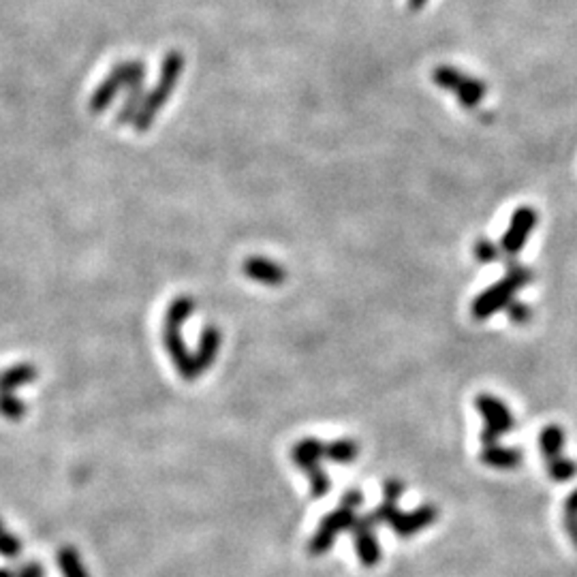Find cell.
Listing matches in <instances>:
<instances>
[{
    "label": "cell",
    "instance_id": "1",
    "mask_svg": "<svg viewBox=\"0 0 577 577\" xmlns=\"http://www.w3.org/2000/svg\"><path fill=\"white\" fill-rule=\"evenodd\" d=\"M145 64L144 61H122L114 64L110 75L96 86V90L90 96L88 110L93 114H103L114 103L120 90H128L127 101H124L120 111H118V124H133L137 116L139 105H142L145 90Z\"/></svg>",
    "mask_w": 577,
    "mask_h": 577
},
{
    "label": "cell",
    "instance_id": "2",
    "mask_svg": "<svg viewBox=\"0 0 577 577\" xmlns=\"http://www.w3.org/2000/svg\"><path fill=\"white\" fill-rule=\"evenodd\" d=\"M195 298H191V295H177V298L171 300V304L167 306L163 323V344L167 349V355L174 361L177 375L185 381L199 379L195 353L188 350L186 341L182 338V326L195 315Z\"/></svg>",
    "mask_w": 577,
    "mask_h": 577
},
{
    "label": "cell",
    "instance_id": "3",
    "mask_svg": "<svg viewBox=\"0 0 577 577\" xmlns=\"http://www.w3.org/2000/svg\"><path fill=\"white\" fill-rule=\"evenodd\" d=\"M182 71H185V56H182V52L174 50L167 54L163 64H161L159 82H156V86L150 90V93H145L142 105H139L137 116H135L133 120L135 131L145 133L150 127H152L156 116H159V111L163 110L167 101H169L171 95H174Z\"/></svg>",
    "mask_w": 577,
    "mask_h": 577
},
{
    "label": "cell",
    "instance_id": "4",
    "mask_svg": "<svg viewBox=\"0 0 577 577\" xmlns=\"http://www.w3.org/2000/svg\"><path fill=\"white\" fill-rule=\"evenodd\" d=\"M532 280H535L532 269L520 266V263L515 261L509 263L505 278L499 280V283H494L492 287L485 289L479 298H474L471 306L473 317L477 321H485L492 315H496V312L505 310L507 306L514 301L517 291L526 287V284L532 283Z\"/></svg>",
    "mask_w": 577,
    "mask_h": 577
},
{
    "label": "cell",
    "instance_id": "5",
    "mask_svg": "<svg viewBox=\"0 0 577 577\" xmlns=\"http://www.w3.org/2000/svg\"><path fill=\"white\" fill-rule=\"evenodd\" d=\"M291 460L298 468L306 473L310 479L312 496L323 499L330 492V477L321 468V462L326 460V443L319 439H300L291 449Z\"/></svg>",
    "mask_w": 577,
    "mask_h": 577
},
{
    "label": "cell",
    "instance_id": "6",
    "mask_svg": "<svg viewBox=\"0 0 577 577\" xmlns=\"http://www.w3.org/2000/svg\"><path fill=\"white\" fill-rule=\"evenodd\" d=\"M433 79L439 88L454 93L457 96V103L466 110H474V107L482 105L485 93H488L482 79L471 78V75L457 71L454 67H447V64L434 69Z\"/></svg>",
    "mask_w": 577,
    "mask_h": 577
},
{
    "label": "cell",
    "instance_id": "7",
    "mask_svg": "<svg viewBox=\"0 0 577 577\" xmlns=\"http://www.w3.org/2000/svg\"><path fill=\"white\" fill-rule=\"evenodd\" d=\"M474 408L483 415L485 428L482 433L483 447L499 445L500 436L511 433L515 428V417L509 411V407L500 400V398L490 396V393H482L474 398Z\"/></svg>",
    "mask_w": 577,
    "mask_h": 577
},
{
    "label": "cell",
    "instance_id": "8",
    "mask_svg": "<svg viewBox=\"0 0 577 577\" xmlns=\"http://www.w3.org/2000/svg\"><path fill=\"white\" fill-rule=\"evenodd\" d=\"M355 515L358 514H355L353 509H347V507L341 505L336 511H332L330 515L323 517L319 528H317V532L309 541L310 556H323V554L330 552L334 548V541H336L338 532L349 531L350 524H353Z\"/></svg>",
    "mask_w": 577,
    "mask_h": 577
},
{
    "label": "cell",
    "instance_id": "9",
    "mask_svg": "<svg viewBox=\"0 0 577 577\" xmlns=\"http://www.w3.org/2000/svg\"><path fill=\"white\" fill-rule=\"evenodd\" d=\"M535 227H537L535 210L528 208V206L517 208L514 212V217H511L509 229L505 231L503 240H500V251H503L505 255L515 259V255L522 251V248H524L528 237H531L532 229Z\"/></svg>",
    "mask_w": 577,
    "mask_h": 577
},
{
    "label": "cell",
    "instance_id": "10",
    "mask_svg": "<svg viewBox=\"0 0 577 577\" xmlns=\"http://www.w3.org/2000/svg\"><path fill=\"white\" fill-rule=\"evenodd\" d=\"M375 531L376 528L370 524L366 514L355 515L353 524L349 528V532L353 535L355 541V552H358L359 563L364 565V567H376V565L381 563V546Z\"/></svg>",
    "mask_w": 577,
    "mask_h": 577
},
{
    "label": "cell",
    "instance_id": "11",
    "mask_svg": "<svg viewBox=\"0 0 577 577\" xmlns=\"http://www.w3.org/2000/svg\"><path fill=\"white\" fill-rule=\"evenodd\" d=\"M439 517V509L434 505H422L411 514H402L400 509L392 515V520L387 522V526L396 532L398 537H413L417 532H422L424 528L433 526Z\"/></svg>",
    "mask_w": 577,
    "mask_h": 577
},
{
    "label": "cell",
    "instance_id": "12",
    "mask_svg": "<svg viewBox=\"0 0 577 577\" xmlns=\"http://www.w3.org/2000/svg\"><path fill=\"white\" fill-rule=\"evenodd\" d=\"M242 269H244L248 278L255 280V283L268 284V287H280L287 280V269L266 257H248Z\"/></svg>",
    "mask_w": 577,
    "mask_h": 577
},
{
    "label": "cell",
    "instance_id": "13",
    "mask_svg": "<svg viewBox=\"0 0 577 577\" xmlns=\"http://www.w3.org/2000/svg\"><path fill=\"white\" fill-rule=\"evenodd\" d=\"M220 344H223V334H220L218 327L217 326L203 327L202 338H199V347L195 350V364H197L199 376L212 368V364L217 361Z\"/></svg>",
    "mask_w": 577,
    "mask_h": 577
},
{
    "label": "cell",
    "instance_id": "14",
    "mask_svg": "<svg viewBox=\"0 0 577 577\" xmlns=\"http://www.w3.org/2000/svg\"><path fill=\"white\" fill-rule=\"evenodd\" d=\"M37 379H39L37 366L29 364V361L13 364L0 372V393H18V390L29 385V383H35Z\"/></svg>",
    "mask_w": 577,
    "mask_h": 577
},
{
    "label": "cell",
    "instance_id": "15",
    "mask_svg": "<svg viewBox=\"0 0 577 577\" xmlns=\"http://www.w3.org/2000/svg\"><path fill=\"white\" fill-rule=\"evenodd\" d=\"M485 466L490 468H500V471H511V468H517L524 460V454L517 447H500V445H490L483 447L482 456H479Z\"/></svg>",
    "mask_w": 577,
    "mask_h": 577
},
{
    "label": "cell",
    "instance_id": "16",
    "mask_svg": "<svg viewBox=\"0 0 577 577\" xmlns=\"http://www.w3.org/2000/svg\"><path fill=\"white\" fill-rule=\"evenodd\" d=\"M565 441H567V433L558 424L543 428L541 434H539V447H541L543 460H552V457L563 454Z\"/></svg>",
    "mask_w": 577,
    "mask_h": 577
},
{
    "label": "cell",
    "instance_id": "17",
    "mask_svg": "<svg viewBox=\"0 0 577 577\" xmlns=\"http://www.w3.org/2000/svg\"><path fill=\"white\" fill-rule=\"evenodd\" d=\"M58 567H61L62 577H90L88 567L84 565L79 552L71 546H62L56 554Z\"/></svg>",
    "mask_w": 577,
    "mask_h": 577
},
{
    "label": "cell",
    "instance_id": "18",
    "mask_svg": "<svg viewBox=\"0 0 577 577\" xmlns=\"http://www.w3.org/2000/svg\"><path fill=\"white\" fill-rule=\"evenodd\" d=\"M359 445L353 439H336L326 443V460L334 464H350L358 460Z\"/></svg>",
    "mask_w": 577,
    "mask_h": 577
},
{
    "label": "cell",
    "instance_id": "19",
    "mask_svg": "<svg viewBox=\"0 0 577 577\" xmlns=\"http://www.w3.org/2000/svg\"><path fill=\"white\" fill-rule=\"evenodd\" d=\"M546 466L549 471V477L558 483L571 482V479L577 474V464L573 460H569V457H565L563 454L552 457V460H546Z\"/></svg>",
    "mask_w": 577,
    "mask_h": 577
},
{
    "label": "cell",
    "instance_id": "20",
    "mask_svg": "<svg viewBox=\"0 0 577 577\" xmlns=\"http://www.w3.org/2000/svg\"><path fill=\"white\" fill-rule=\"evenodd\" d=\"M26 411H29V407H26V402L21 400L18 393H0V415L4 419L20 422V419H24Z\"/></svg>",
    "mask_w": 577,
    "mask_h": 577
},
{
    "label": "cell",
    "instance_id": "21",
    "mask_svg": "<svg viewBox=\"0 0 577 577\" xmlns=\"http://www.w3.org/2000/svg\"><path fill=\"white\" fill-rule=\"evenodd\" d=\"M24 552V546H21L20 537H15L13 532L4 526V522L0 520V556L7 560H15L21 556Z\"/></svg>",
    "mask_w": 577,
    "mask_h": 577
},
{
    "label": "cell",
    "instance_id": "22",
    "mask_svg": "<svg viewBox=\"0 0 577 577\" xmlns=\"http://www.w3.org/2000/svg\"><path fill=\"white\" fill-rule=\"evenodd\" d=\"M473 252H474V259L482 263H492L500 257V248L496 246L494 242L485 240V237H479V240L474 242Z\"/></svg>",
    "mask_w": 577,
    "mask_h": 577
},
{
    "label": "cell",
    "instance_id": "23",
    "mask_svg": "<svg viewBox=\"0 0 577 577\" xmlns=\"http://www.w3.org/2000/svg\"><path fill=\"white\" fill-rule=\"evenodd\" d=\"M505 310H507V315H509L511 323H515V326H526V323L532 319V310L517 300L511 301Z\"/></svg>",
    "mask_w": 577,
    "mask_h": 577
},
{
    "label": "cell",
    "instance_id": "24",
    "mask_svg": "<svg viewBox=\"0 0 577 577\" xmlns=\"http://www.w3.org/2000/svg\"><path fill=\"white\" fill-rule=\"evenodd\" d=\"M15 577H45V569H43L41 563L37 560H29V563L20 565L15 569Z\"/></svg>",
    "mask_w": 577,
    "mask_h": 577
},
{
    "label": "cell",
    "instance_id": "25",
    "mask_svg": "<svg viewBox=\"0 0 577 577\" xmlns=\"http://www.w3.org/2000/svg\"><path fill=\"white\" fill-rule=\"evenodd\" d=\"M341 505L353 511L359 509V507L364 505V494H361V490L358 488H350L349 492H344V496L341 499Z\"/></svg>",
    "mask_w": 577,
    "mask_h": 577
},
{
    "label": "cell",
    "instance_id": "26",
    "mask_svg": "<svg viewBox=\"0 0 577 577\" xmlns=\"http://www.w3.org/2000/svg\"><path fill=\"white\" fill-rule=\"evenodd\" d=\"M565 528H567L571 541L577 548V514H565Z\"/></svg>",
    "mask_w": 577,
    "mask_h": 577
},
{
    "label": "cell",
    "instance_id": "27",
    "mask_svg": "<svg viewBox=\"0 0 577 577\" xmlns=\"http://www.w3.org/2000/svg\"><path fill=\"white\" fill-rule=\"evenodd\" d=\"M565 514H577V490H573L565 500Z\"/></svg>",
    "mask_w": 577,
    "mask_h": 577
},
{
    "label": "cell",
    "instance_id": "28",
    "mask_svg": "<svg viewBox=\"0 0 577 577\" xmlns=\"http://www.w3.org/2000/svg\"><path fill=\"white\" fill-rule=\"evenodd\" d=\"M428 0H408V9L411 11H419Z\"/></svg>",
    "mask_w": 577,
    "mask_h": 577
},
{
    "label": "cell",
    "instance_id": "29",
    "mask_svg": "<svg viewBox=\"0 0 577 577\" xmlns=\"http://www.w3.org/2000/svg\"><path fill=\"white\" fill-rule=\"evenodd\" d=\"M0 577H15V569H11V567H0Z\"/></svg>",
    "mask_w": 577,
    "mask_h": 577
}]
</instances>
